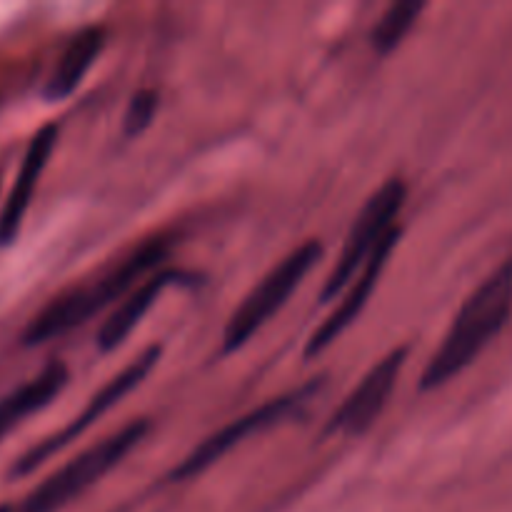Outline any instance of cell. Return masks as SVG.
I'll return each mask as SVG.
<instances>
[{"label": "cell", "instance_id": "10", "mask_svg": "<svg viewBox=\"0 0 512 512\" xmlns=\"http://www.w3.org/2000/svg\"><path fill=\"white\" fill-rule=\"evenodd\" d=\"M178 283H193V275L180 273V270H155L153 275L143 280V283L135 285L123 300L113 308V313L103 320V325L98 328L95 335V345H98L100 353H113L115 348L128 340V335L133 333L140 325V320L150 313L155 303H158L160 295L170 288V285Z\"/></svg>", "mask_w": 512, "mask_h": 512}, {"label": "cell", "instance_id": "11", "mask_svg": "<svg viewBox=\"0 0 512 512\" xmlns=\"http://www.w3.org/2000/svg\"><path fill=\"white\" fill-rule=\"evenodd\" d=\"M55 140H58V125L55 123L43 125L30 138L28 150L23 155V163H20L18 178H15L8 200H5L3 210H0V245H10L18 238L20 225H23L25 213L30 208V200H33L35 188H38L40 175H43L50 153L55 148Z\"/></svg>", "mask_w": 512, "mask_h": 512}, {"label": "cell", "instance_id": "14", "mask_svg": "<svg viewBox=\"0 0 512 512\" xmlns=\"http://www.w3.org/2000/svg\"><path fill=\"white\" fill-rule=\"evenodd\" d=\"M425 8H428V5H425L423 0H398V3L390 5V8L380 15L373 33H370L373 48L378 50L380 55H388L393 53L395 48H400V43L408 38V33L420 20V15L425 13Z\"/></svg>", "mask_w": 512, "mask_h": 512}, {"label": "cell", "instance_id": "8", "mask_svg": "<svg viewBox=\"0 0 512 512\" xmlns=\"http://www.w3.org/2000/svg\"><path fill=\"white\" fill-rule=\"evenodd\" d=\"M408 353V345H400V348L383 355L363 375V380L350 390L348 398L338 405V410L330 415L328 425H325V435H345V438L355 435L358 438V435L368 433L378 423L383 410L388 408L390 398L398 388L400 373L408 363Z\"/></svg>", "mask_w": 512, "mask_h": 512}, {"label": "cell", "instance_id": "16", "mask_svg": "<svg viewBox=\"0 0 512 512\" xmlns=\"http://www.w3.org/2000/svg\"><path fill=\"white\" fill-rule=\"evenodd\" d=\"M0 512H13V505H0Z\"/></svg>", "mask_w": 512, "mask_h": 512}, {"label": "cell", "instance_id": "7", "mask_svg": "<svg viewBox=\"0 0 512 512\" xmlns=\"http://www.w3.org/2000/svg\"><path fill=\"white\" fill-rule=\"evenodd\" d=\"M160 353H163V348H160V345H150V348H145L138 358L130 360V363L125 365L118 375H113V378H110L108 383H105L103 388H100L98 393L88 400V405L83 408V413L75 415V418L70 420L65 428L55 430L53 435H48V438L40 440L38 445H33L30 450H25V453L15 460L13 468H10V478H25V475H30L33 470H38L40 465L48 463L55 453H60V450L68 448V445L73 443L75 438H80L85 430L93 428V425L98 423V420L103 418L108 410H113L115 405L125 398V395L133 393V390L138 388L145 378H148L150 370L158 365Z\"/></svg>", "mask_w": 512, "mask_h": 512}, {"label": "cell", "instance_id": "9", "mask_svg": "<svg viewBox=\"0 0 512 512\" xmlns=\"http://www.w3.org/2000/svg\"><path fill=\"white\" fill-rule=\"evenodd\" d=\"M400 235H403V228L398 225V228H395L393 233H390L388 238L380 243V248L375 250L373 258L365 263V268L355 275L353 283L343 290V295L338 298V305H335L333 313H330L328 318L318 325V330L310 335L308 345H305V353H303L305 360H313V358H318V355H323L325 350H328L330 345H333L335 340H338L340 335H343L345 330H348L350 325L358 320V315L365 310V305H368L373 290L378 288L380 275H383L385 265H388V258L393 255V250L398 248Z\"/></svg>", "mask_w": 512, "mask_h": 512}, {"label": "cell", "instance_id": "12", "mask_svg": "<svg viewBox=\"0 0 512 512\" xmlns=\"http://www.w3.org/2000/svg\"><path fill=\"white\" fill-rule=\"evenodd\" d=\"M70 370L68 365L60 360H50L38 375L28 380V383L18 385L13 393L0 398V440L18 428L25 418L43 410L55 400V395L68 385Z\"/></svg>", "mask_w": 512, "mask_h": 512}, {"label": "cell", "instance_id": "15", "mask_svg": "<svg viewBox=\"0 0 512 512\" xmlns=\"http://www.w3.org/2000/svg\"><path fill=\"white\" fill-rule=\"evenodd\" d=\"M155 113H158V93L150 88L138 90V93L130 98L128 108H125L123 133L128 135V138L145 133V130L150 128V123L155 120Z\"/></svg>", "mask_w": 512, "mask_h": 512}, {"label": "cell", "instance_id": "5", "mask_svg": "<svg viewBox=\"0 0 512 512\" xmlns=\"http://www.w3.org/2000/svg\"><path fill=\"white\" fill-rule=\"evenodd\" d=\"M405 200H408V185L403 183V178H388L365 200L360 213L355 215V223L345 238L343 250H340L338 260H335L333 270H330L328 280L320 290V303L328 305L338 300L343 290L353 283L355 275L373 258L380 243L398 228V215Z\"/></svg>", "mask_w": 512, "mask_h": 512}, {"label": "cell", "instance_id": "13", "mask_svg": "<svg viewBox=\"0 0 512 512\" xmlns=\"http://www.w3.org/2000/svg\"><path fill=\"white\" fill-rule=\"evenodd\" d=\"M105 48V30L103 28H85L75 35L68 43V48L60 55L58 65H55L53 75H50L48 85H45L43 95L50 103H63L65 98L78 90L88 70L98 60V55Z\"/></svg>", "mask_w": 512, "mask_h": 512}, {"label": "cell", "instance_id": "6", "mask_svg": "<svg viewBox=\"0 0 512 512\" xmlns=\"http://www.w3.org/2000/svg\"><path fill=\"white\" fill-rule=\"evenodd\" d=\"M320 390H323V378L258 405L255 410L245 413L243 418L233 420V423H228L225 428H220L218 433L208 435L200 445H195V448L180 460L178 468L170 473V480L183 483V480L195 478V475L205 473L210 465L218 463L223 455H228L230 450L238 448L240 443H245V440L253 438V435L268 433V430L278 428V425L293 423V420L303 418V413L308 410V405L318 398Z\"/></svg>", "mask_w": 512, "mask_h": 512}, {"label": "cell", "instance_id": "4", "mask_svg": "<svg viewBox=\"0 0 512 512\" xmlns=\"http://www.w3.org/2000/svg\"><path fill=\"white\" fill-rule=\"evenodd\" d=\"M323 245L318 240H305L295 250H290L278 265L268 270L258 280L253 290L240 300L238 308L230 313L223 328V353H235L250 343L255 333L283 308L290 295L303 285L310 270L323 260Z\"/></svg>", "mask_w": 512, "mask_h": 512}, {"label": "cell", "instance_id": "2", "mask_svg": "<svg viewBox=\"0 0 512 512\" xmlns=\"http://www.w3.org/2000/svg\"><path fill=\"white\" fill-rule=\"evenodd\" d=\"M512 315V260H505L468 295L453 325L420 375V390L430 393L458 378L493 343Z\"/></svg>", "mask_w": 512, "mask_h": 512}, {"label": "cell", "instance_id": "1", "mask_svg": "<svg viewBox=\"0 0 512 512\" xmlns=\"http://www.w3.org/2000/svg\"><path fill=\"white\" fill-rule=\"evenodd\" d=\"M168 238H150L115 263L100 268L93 278L55 295L25 328V345H43L88 323L93 315L123 300L138 283L163 265L168 258Z\"/></svg>", "mask_w": 512, "mask_h": 512}, {"label": "cell", "instance_id": "3", "mask_svg": "<svg viewBox=\"0 0 512 512\" xmlns=\"http://www.w3.org/2000/svg\"><path fill=\"white\" fill-rule=\"evenodd\" d=\"M148 433V418H138L133 420V423L123 425L120 430L110 433L108 438L98 440L95 445L85 448L83 453L70 458L65 465H60L55 473H50L48 478L43 480V483L35 485V488L15 505L13 512L63 510L65 505H70L75 498H80L85 490L93 488L98 480H103L110 470L118 468V465L123 463L125 455H128L130 450L138 448Z\"/></svg>", "mask_w": 512, "mask_h": 512}]
</instances>
